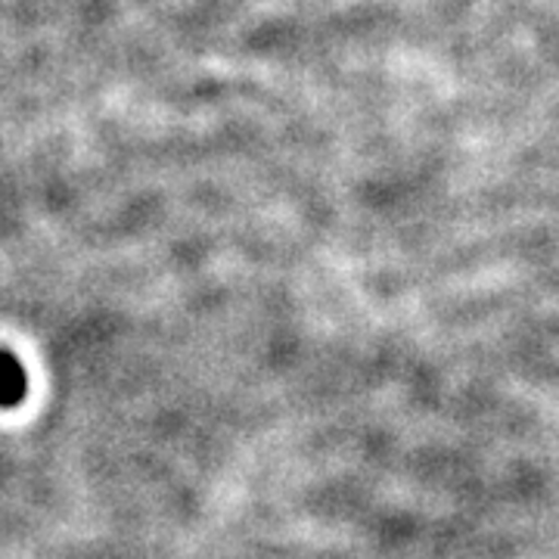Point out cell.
I'll list each match as a JSON object with an SVG mask.
<instances>
[{
	"mask_svg": "<svg viewBox=\"0 0 559 559\" xmlns=\"http://www.w3.org/2000/svg\"><path fill=\"white\" fill-rule=\"evenodd\" d=\"M28 380L25 370L20 367V360L13 358L10 352H0V404H16L25 395Z\"/></svg>",
	"mask_w": 559,
	"mask_h": 559,
	"instance_id": "6da1fadb",
	"label": "cell"
}]
</instances>
